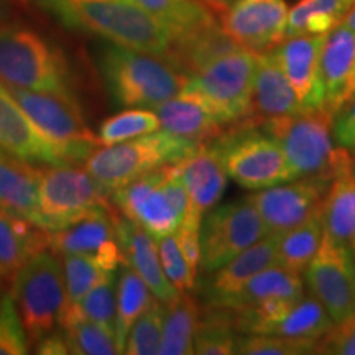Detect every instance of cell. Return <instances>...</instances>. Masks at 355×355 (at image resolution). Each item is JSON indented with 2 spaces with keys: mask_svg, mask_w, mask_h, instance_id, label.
<instances>
[{
  "mask_svg": "<svg viewBox=\"0 0 355 355\" xmlns=\"http://www.w3.org/2000/svg\"><path fill=\"white\" fill-rule=\"evenodd\" d=\"M316 354L355 355V314L343 322H336L331 331L318 340Z\"/></svg>",
  "mask_w": 355,
  "mask_h": 355,
  "instance_id": "45",
  "label": "cell"
},
{
  "mask_svg": "<svg viewBox=\"0 0 355 355\" xmlns=\"http://www.w3.org/2000/svg\"><path fill=\"white\" fill-rule=\"evenodd\" d=\"M61 24L130 50L166 56L171 35L130 0H35Z\"/></svg>",
  "mask_w": 355,
  "mask_h": 355,
  "instance_id": "1",
  "label": "cell"
},
{
  "mask_svg": "<svg viewBox=\"0 0 355 355\" xmlns=\"http://www.w3.org/2000/svg\"><path fill=\"white\" fill-rule=\"evenodd\" d=\"M322 220L324 230L336 241L349 245L355 241V157L352 155L332 178Z\"/></svg>",
  "mask_w": 355,
  "mask_h": 355,
  "instance_id": "29",
  "label": "cell"
},
{
  "mask_svg": "<svg viewBox=\"0 0 355 355\" xmlns=\"http://www.w3.org/2000/svg\"><path fill=\"white\" fill-rule=\"evenodd\" d=\"M115 313H117V283H115V273H109L94 288H91L78 304L64 309L60 327L78 319H89L104 324L115 332Z\"/></svg>",
  "mask_w": 355,
  "mask_h": 355,
  "instance_id": "37",
  "label": "cell"
},
{
  "mask_svg": "<svg viewBox=\"0 0 355 355\" xmlns=\"http://www.w3.org/2000/svg\"><path fill=\"white\" fill-rule=\"evenodd\" d=\"M326 38L327 35H300L270 50L306 110L324 105L321 60Z\"/></svg>",
  "mask_w": 355,
  "mask_h": 355,
  "instance_id": "19",
  "label": "cell"
},
{
  "mask_svg": "<svg viewBox=\"0 0 355 355\" xmlns=\"http://www.w3.org/2000/svg\"><path fill=\"white\" fill-rule=\"evenodd\" d=\"M158 254L168 279L178 288V291H191L196 285V272L191 268L178 243L176 234L158 239Z\"/></svg>",
  "mask_w": 355,
  "mask_h": 355,
  "instance_id": "44",
  "label": "cell"
},
{
  "mask_svg": "<svg viewBox=\"0 0 355 355\" xmlns=\"http://www.w3.org/2000/svg\"><path fill=\"white\" fill-rule=\"evenodd\" d=\"M332 132L337 145L355 152V99L336 115Z\"/></svg>",
  "mask_w": 355,
  "mask_h": 355,
  "instance_id": "47",
  "label": "cell"
},
{
  "mask_svg": "<svg viewBox=\"0 0 355 355\" xmlns=\"http://www.w3.org/2000/svg\"><path fill=\"white\" fill-rule=\"evenodd\" d=\"M166 304L153 298L145 313L133 322L125 340L123 354L127 355H155L162 344L163 321H165Z\"/></svg>",
  "mask_w": 355,
  "mask_h": 355,
  "instance_id": "40",
  "label": "cell"
},
{
  "mask_svg": "<svg viewBox=\"0 0 355 355\" xmlns=\"http://www.w3.org/2000/svg\"><path fill=\"white\" fill-rule=\"evenodd\" d=\"M40 168L0 152V206L42 229L38 212Z\"/></svg>",
  "mask_w": 355,
  "mask_h": 355,
  "instance_id": "26",
  "label": "cell"
},
{
  "mask_svg": "<svg viewBox=\"0 0 355 355\" xmlns=\"http://www.w3.org/2000/svg\"><path fill=\"white\" fill-rule=\"evenodd\" d=\"M0 83L76 99L63 53L24 25H0Z\"/></svg>",
  "mask_w": 355,
  "mask_h": 355,
  "instance_id": "4",
  "label": "cell"
},
{
  "mask_svg": "<svg viewBox=\"0 0 355 355\" xmlns=\"http://www.w3.org/2000/svg\"><path fill=\"white\" fill-rule=\"evenodd\" d=\"M0 2H2V0H0Z\"/></svg>",
  "mask_w": 355,
  "mask_h": 355,
  "instance_id": "52",
  "label": "cell"
},
{
  "mask_svg": "<svg viewBox=\"0 0 355 355\" xmlns=\"http://www.w3.org/2000/svg\"><path fill=\"white\" fill-rule=\"evenodd\" d=\"M340 25L347 26L349 30H352V32H355V3L352 6V8L345 13V17L343 19V21H340Z\"/></svg>",
  "mask_w": 355,
  "mask_h": 355,
  "instance_id": "50",
  "label": "cell"
},
{
  "mask_svg": "<svg viewBox=\"0 0 355 355\" xmlns=\"http://www.w3.org/2000/svg\"><path fill=\"white\" fill-rule=\"evenodd\" d=\"M170 32L171 40L217 21L199 0H130Z\"/></svg>",
  "mask_w": 355,
  "mask_h": 355,
  "instance_id": "32",
  "label": "cell"
},
{
  "mask_svg": "<svg viewBox=\"0 0 355 355\" xmlns=\"http://www.w3.org/2000/svg\"><path fill=\"white\" fill-rule=\"evenodd\" d=\"M255 69V53L239 46L191 76L181 94L201 102L227 130H255L250 127Z\"/></svg>",
  "mask_w": 355,
  "mask_h": 355,
  "instance_id": "3",
  "label": "cell"
},
{
  "mask_svg": "<svg viewBox=\"0 0 355 355\" xmlns=\"http://www.w3.org/2000/svg\"><path fill=\"white\" fill-rule=\"evenodd\" d=\"M168 170L170 165L159 166L114 191L110 196L117 211L146 230L155 241L175 234L183 222L165 188Z\"/></svg>",
  "mask_w": 355,
  "mask_h": 355,
  "instance_id": "15",
  "label": "cell"
},
{
  "mask_svg": "<svg viewBox=\"0 0 355 355\" xmlns=\"http://www.w3.org/2000/svg\"><path fill=\"white\" fill-rule=\"evenodd\" d=\"M314 340L291 339L275 334H243L239 337L237 354L243 355H309L316 354Z\"/></svg>",
  "mask_w": 355,
  "mask_h": 355,
  "instance_id": "42",
  "label": "cell"
},
{
  "mask_svg": "<svg viewBox=\"0 0 355 355\" xmlns=\"http://www.w3.org/2000/svg\"><path fill=\"white\" fill-rule=\"evenodd\" d=\"M157 130H159V119L153 109L127 107L122 112L105 119L99 125L97 137L102 146H109Z\"/></svg>",
  "mask_w": 355,
  "mask_h": 355,
  "instance_id": "38",
  "label": "cell"
},
{
  "mask_svg": "<svg viewBox=\"0 0 355 355\" xmlns=\"http://www.w3.org/2000/svg\"><path fill=\"white\" fill-rule=\"evenodd\" d=\"M153 110L159 119V128L199 145L211 144L227 132V127L201 102L184 94L162 102Z\"/></svg>",
  "mask_w": 355,
  "mask_h": 355,
  "instance_id": "25",
  "label": "cell"
},
{
  "mask_svg": "<svg viewBox=\"0 0 355 355\" xmlns=\"http://www.w3.org/2000/svg\"><path fill=\"white\" fill-rule=\"evenodd\" d=\"M355 0H300L288 12L285 40L300 35H329Z\"/></svg>",
  "mask_w": 355,
  "mask_h": 355,
  "instance_id": "33",
  "label": "cell"
},
{
  "mask_svg": "<svg viewBox=\"0 0 355 355\" xmlns=\"http://www.w3.org/2000/svg\"><path fill=\"white\" fill-rule=\"evenodd\" d=\"M202 311L193 295L188 291L166 304L165 321H163L159 355H191L194 354V334H196L199 318Z\"/></svg>",
  "mask_w": 355,
  "mask_h": 355,
  "instance_id": "31",
  "label": "cell"
},
{
  "mask_svg": "<svg viewBox=\"0 0 355 355\" xmlns=\"http://www.w3.org/2000/svg\"><path fill=\"white\" fill-rule=\"evenodd\" d=\"M239 46L241 44L235 43L224 32L222 25L214 21V24L202 26L196 32L173 38L165 60L170 61L178 71L191 78L202 68H206L216 58L225 55V53Z\"/></svg>",
  "mask_w": 355,
  "mask_h": 355,
  "instance_id": "27",
  "label": "cell"
},
{
  "mask_svg": "<svg viewBox=\"0 0 355 355\" xmlns=\"http://www.w3.org/2000/svg\"><path fill=\"white\" fill-rule=\"evenodd\" d=\"M273 265H278V234H268L212 272L206 285V298L211 306H222L241 291L252 277Z\"/></svg>",
  "mask_w": 355,
  "mask_h": 355,
  "instance_id": "24",
  "label": "cell"
},
{
  "mask_svg": "<svg viewBox=\"0 0 355 355\" xmlns=\"http://www.w3.org/2000/svg\"><path fill=\"white\" fill-rule=\"evenodd\" d=\"M304 275L311 295L324 306L334 324L354 316L355 255L349 243L336 241L324 230L319 250Z\"/></svg>",
  "mask_w": 355,
  "mask_h": 355,
  "instance_id": "13",
  "label": "cell"
},
{
  "mask_svg": "<svg viewBox=\"0 0 355 355\" xmlns=\"http://www.w3.org/2000/svg\"><path fill=\"white\" fill-rule=\"evenodd\" d=\"M201 146L159 128L121 144L99 146L89 155L84 168L112 196L114 191L146 173L181 163Z\"/></svg>",
  "mask_w": 355,
  "mask_h": 355,
  "instance_id": "6",
  "label": "cell"
},
{
  "mask_svg": "<svg viewBox=\"0 0 355 355\" xmlns=\"http://www.w3.org/2000/svg\"><path fill=\"white\" fill-rule=\"evenodd\" d=\"M324 105L331 115L355 99V32L339 25L327 35L322 50Z\"/></svg>",
  "mask_w": 355,
  "mask_h": 355,
  "instance_id": "21",
  "label": "cell"
},
{
  "mask_svg": "<svg viewBox=\"0 0 355 355\" xmlns=\"http://www.w3.org/2000/svg\"><path fill=\"white\" fill-rule=\"evenodd\" d=\"M324 235L322 214L278 234V265L303 275L319 250Z\"/></svg>",
  "mask_w": 355,
  "mask_h": 355,
  "instance_id": "35",
  "label": "cell"
},
{
  "mask_svg": "<svg viewBox=\"0 0 355 355\" xmlns=\"http://www.w3.org/2000/svg\"><path fill=\"white\" fill-rule=\"evenodd\" d=\"M329 178H298L250 194L270 234H282L324 212Z\"/></svg>",
  "mask_w": 355,
  "mask_h": 355,
  "instance_id": "14",
  "label": "cell"
},
{
  "mask_svg": "<svg viewBox=\"0 0 355 355\" xmlns=\"http://www.w3.org/2000/svg\"><path fill=\"white\" fill-rule=\"evenodd\" d=\"M199 2H202L206 7H209L212 12L224 13L225 8H227L234 0H199Z\"/></svg>",
  "mask_w": 355,
  "mask_h": 355,
  "instance_id": "49",
  "label": "cell"
},
{
  "mask_svg": "<svg viewBox=\"0 0 355 355\" xmlns=\"http://www.w3.org/2000/svg\"><path fill=\"white\" fill-rule=\"evenodd\" d=\"M270 234L250 198L214 206L201 224V268L212 273Z\"/></svg>",
  "mask_w": 355,
  "mask_h": 355,
  "instance_id": "10",
  "label": "cell"
},
{
  "mask_svg": "<svg viewBox=\"0 0 355 355\" xmlns=\"http://www.w3.org/2000/svg\"><path fill=\"white\" fill-rule=\"evenodd\" d=\"M30 345L10 291L0 298V355H25L30 352Z\"/></svg>",
  "mask_w": 355,
  "mask_h": 355,
  "instance_id": "43",
  "label": "cell"
},
{
  "mask_svg": "<svg viewBox=\"0 0 355 355\" xmlns=\"http://www.w3.org/2000/svg\"><path fill=\"white\" fill-rule=\"evenodd\" d=\"M304 296L303 278L282 265L257 273L219 308L232 314L242 334H255L266 324L277 321Z\"/></svg>",
  "mask_w": 355,
  "mask_h": 355,
  "instance_id": "9",
  "label": "cell"
},
{
  "mask_svg": "<svg viewBox=\"0 0 355 355\" xmlns=\"http://www.w3.org/2000/svg\"><path fill=\"white\" fill-rule=\"evenodd\" d=\"M99 69L112 99L123 107L153 109L183 92L189 78L163 56L110 44Z\"/></svg>",
  "mask_w": 355,
  "mask_h": 355,
  "instance_id": "2",
  "label": "cell"
},
{
  "mask_svg": "<svg viewBox=\"0 0 355 355\" xmlns=\"http://www.w3.org/2000/svg\"><path fill=\"white\" fill-rule=\"evenodd\" d=\"M175 234L184 259L188 260L191 268L198 272V266L201 265V225L181 222Z\"/></svg>",
  "mask_w": 355,
  "mask_h": 355,
  "instance_id": "46",
  "label": "cell"
},
{
  "mask_svg": "<svg viewBox=\"0 0 355 355\" xmlns=\"http://www.w3.org/2000/svg\"><path fill=\"white\" fill-rule=\"evenodd\" d=\"M63 257L64 282H66V308L78 304L91 288H94L109 273L101 263L86 255H61ZM64 308V309H66ZM64 313V311H63Z\"/></svg>",
  "mask_w": 355,
  "mask_h": 355,
  "instance_id": "41",
  "label": "cell"
},
{
  "mask_svg": "<svg viewBox=\"0 0 355 355\" xmlns=\"http://www.w3.org/2000/svg\"><path fill=\"white\" fill-rule=\"evenodd\" d=\"M0 152L30 165H64L78 158L64 146L55 144L30 121L7 87L0 83Z\"/></svg>",
  "mask_w": 355,
  "mask_h": 355,
  "instance_id": "16",
  "label": "cell"
},
{
  "mask_svg": "<svg viewBox=\"0 0 355 355\" xmlns=\"http://www.w3.org/2000/svg\"><path fill=\"white\" fill-rule=\"evenodd\" d=\"M334 326L329 313L313 295L303 296L285 316L266 324L255 334H275L291 339L321 340Z\"/></svg>",
  "mask_w": 355,
  "mask_h": 355,
  "instance_id": "30",
  "label": "cell"
},
{
  "mask_svg": "<svg viewBox=\"0 0 355 355\" xmlns=\"http://www.w3.org/2000/svg\"><path fill=\"white\" fill-rule=\"evenodd\" d=\"M44 248L46 230L0 206V278L13 282L21 266Z\"/></svg>",
  "mask_w": 355,
  "mask_h": 355,
  "instance_id": "28",
  "label": "cell"
},
{
  "mask_svg": "<svg viewBox=\"0 0 355 355\" xmlns=\"http://www.w3.org/2000/svg\"><path fill=\"white\" fill-rule=\"evenodd\" d=\"M119 211H97L68 227L46 232L48 248L58 255H86L97 260L107 272L125 265L117 241L115 217Z\"/></svg>",
  "mask_w": 355,
  "mask_h": 355,
  "instance_id": "17",
  "label": "cell"
},
{
  "mask_svg": "<svg viewBox=\"0 0 355 355\" xmlns=\"http://www.w3.org/2000/svg\"><path fill=\"white\" fill-rule=\"evenodd\" d=\"M13 300L30 344L60 327L66 308L63 260L55 252L40 250L13 278Z\"/></svg>",
  "mask_w": 355,
  "mask_h": 355,
  "instance_id": "7",
  "label": "cell"
},
{
  "mask_svg": "<svg viewBox=\"0 0 355 355\" xmlns=\"http://www.w3.org/2000/svg\"><path fill=\"white\" fill-rule=\"evenodd\" d=\"M332 125L334 115L326 109H314L270 119L261 128L282 146L295 180L311 176L332 180L350 157V150L334 145Z\"/></svg>",
  "mask_w": 355,
  "mask_h": 355,
  "instance_id": "5",
  "label": "cell"
},
{
  "mask_svg": "<svg viewBox=\"0 0 355 355\" xmlns=\"http://www.w3.org/2000/svg\"><path fill=\"white\" fill-rule=\"evenodd\" d=\"M178 168L189 196V209L183 222L201 225L204 216L217 206L227 186L229 175L224 166L222 150L216 141H211L178 163Z\"/></svg>",
  "mask_w": 355,
  "mask_h": 355,
  "instance_id": "20",
  "label": "cell"
},
{
  "mask_svg": "<svg viewBox=\"0 0 355 355\" xmlns=\"http://www.w3.org/2000/svg\"><path fill=\"white\" fill-rule=\"evenodd\" d=\"M232 314L219 306H211L201 313L196 334L194 354L199 355H234L237 354L239 337Z\"/></svg>",
  "mask_w": 355,
  "mask_h": 355,
  "instance_id": "36",
  "label": "cell"
},
{
  "mask_svg": "<svg viewBox=\"0 0 355 355\" xmlns=\"http://www.w3.org/2000/svg\"><path fill=\"white\" fill-rule=\"evenodd\" d=\"M68 340L69 354L74 355H114L119 354L115 332L110 327L89 319L64 324L60 327Z\"/></svg>",
  "mask_w": 355,
  "mask_h": 355,
  "instance_id": "39",
  "label": "cell"
},
{
  "mask_svg": "<svg viewBox=\"0 0 355 355\" xmlns=\"http://www.w3.org/2000/svg\"><path fill=\"white\" fill-rule=\"evenodd\" d=\"M153 293L130 265H122L117 279V313H115V343L123 354L125 340L133 322L153 301Z\"/></svg>",
  "mask_w": 355,
  "mask_h": 355,
  "instance_id": "34",
  "label": "cell"
},
{
  "mask_svg": "<svg viewBox=\"0 0 355 355\" xmlns=\"http://www.w3.org/2000/svg\"><path fill=\"white\" fill-rule=\"evenodd\" d=\"M220 15L224 32L255 55L273 50L285 40V0H234Z\"/></svg>",
  "mask_w": 355,
  "mask_h": 355,
  "instance_id": "18",
  "label": "cell"
},
{
  "mask_svg": "<svg viewBox=\"0 0 355 355\" xmlns=\"http://www.w3.org/2000/svg\"><path fill=\"white\" fill-rule=\"evenodd\" d=\"M214 141L222 150L229 178L243 189H266L295 180L282 146L270 135L227 130Z\"/></svg>",
  "mask_w": 355,
  "mask_h": 355,
  "instance_id": "11",
  "label": "cell"
},
{
  "mask_svg": "<svg viewBox=\"0 0 355 355\" xmlns=\"http://www.w3.org/2000/svg\"><path fill=\"white\" fill-rule=\"evenodd\" d=\"M30 121L51 141L68 148L78 162H86L89 155L102 146L99 137L89 128L79 104L73 97L51 92L6 86Z\"/></svg>",
  "mask_w": 355,
  "mask_h": 355,
  "instance_id": "12",
  "label": "cell"
},
{
  "mask_svg": "<svg viewBox=\"0 0 355 355\" xmlns=\"http://www.w3.org/2000/svg\"><path fill=\"white\" fill-rule=\"evenodd\" d=\"M114 209L110 194L86 168L64 163L40 173L38 212L46 232L68 227L92 212Z\"/></svg>",
  "mask_w": 355,
  "mask_h": 355,
  "instance_id": "8",
  "label": "cell"
},
{
  "mask_svg": "<svg viewBox=\"0 0 355 355\" xmlns=\"http://www.w3.org/2000/svg\"><path fill=\"white\" fill-rule=\"evenodd\" d=\"M35 352L40 355H66L69 354L68 340H66L64 332L61 329H55L48 332L35 344Z\"/></svg>",
  "mask_w": 355,
  "mask_h": 355,
  "instance_id": "48",
  "label": "cell"
},
{
  "mask_svg": "<svg viewBox=\"0 0 355 355\" xmlns=\"http://www.w3.org/2000/svg\"><path fill=\"white\" fill-rule=\"evenodd\" d=\"M115 230H117V241L122 248L125 263L140 275V278L152 290L155 298L165 304L173 303L181 291H178V288L165 275L162 260H159L157 241L121 212L115 217Z\"/></svg>",
  "mask_w": 355,
  "mask_h": 355,
  "instance_id": "22",
  "label": "cell"
},
{
  "mask_svg": "<svg viewBox=\"0 0 355 355\" xmlns=\"http://www.w3.org/2000/svg\"><path fill=\"white\" fill-rule=\"evenodd\" d=\"M350 247H352V250H354V255H355V241L350 243Z\"/></svg>",
  "mask_w": 355,
  "mask_h": 355,
  "instance_id": "51",
  "label": "cell"
},
{
  "mask_svg": "<svg viewBox=\"0 0 355 355\" xmlns=\"http://www.w3.org/2000/svg\"><path fill=\"white\" fill-rule=\"evenodd\" d=\"M306 110L296 96L272 51L257 55V69L252 96L250 127L260 128L266 121Z\"/></svg>",
  "mask_w": 355,
  "mask_h": 355,
  "instance_id": "23",
  "label": "cell"
}]
</instances>
